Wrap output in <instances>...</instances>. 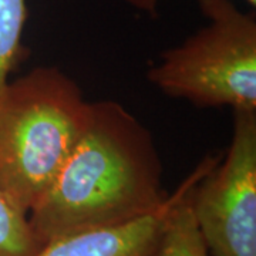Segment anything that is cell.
<instances>
[{
  "mask_svg": "<svg viewBox=\"0 0 256 256\" xmlns=\"http://www.w3.org/2000/svg\"><path fill=\"white\" fill-rule=\"evenodd\" d=\"M168 195L148 128L118 101H92L86 127L28 220L47 242L140 220Z\"/></svg>",
  "mask_w": 256,
  "mask_h": 256,
  "instance_id": "cell-1",
  "label": "cell"
},
{
  "mask_svg": "<svg viewBox=\"0 0 256 256\" xmlns=\"http://www.w3.org/2000/svg\"><path fill=\"white\" fill-rule=\"evenodd\" d=\"M188 181L190 175L168 195L160 210L146 216L124 225L82 230L47 240L33 256H152L170 212Z\"/></svg>",
  "mask_w": 256,
  "mask_h": 256,
  "instance_id": "cell-5",
  "label": "cell"
},
{
  "mask_svg": "<svg viewBox=\"0 0 256 256\" xmlns=\"http://www.w3.org/2000/svg\"><path fill=\"white\" fill-rule=\"evenodd\" d=\"M43 245L28 214L0 194V256H33Z\"/></svg>",
  "mask_w": 256,
  "mask_h": 256,
  "instance_id": "cell-8",
  "label": "cell"
},
{
  "mask_svg": "<svg viewBox=\"0 0 256 256\" xmlns=\"http://www.w3.org/2000/svg\"><path fill=\"white\" fill-rule=\"evenodd\" d=\"M90 101L56 66L0 88V194L28 214L48 191L86 127Z\"/></svg>",
  "mask_w": 256,
  "mask_h": 256,
  "instance_id": "cell-2",
  "label": "cell"
},
{
  "mask_svg": "<svg viewBox=\"0 0 256 256\" xmlns=\"http://www.w3.org/2000/svg\"><path fill=\"white\" fill-rule=\"evenodd\" d=\"M220 156H204L190 174V181L170 212L161 240L152 256H210L194 220L190 194L194 185L220 160Z\"/></svg>",
  "mask_w": 256,
  "mask_h": 256,
  "instance_id": "cell-6",
  "label": "cell"
},
{
  "mask_svg": "<svg viewBox=\"0 0 256 256\" xmlns=\"http://www.w3.org/2000/svg\"><path fill=\"white\" fill-rule=\"evenodd\" d=\"M206 24L165 50L146 78L202 108L256 110V14L232 0H196Z\"/></svg>",
  "mask_w": 256,
  "mask_h": 256,
  "instance_id": "cell-3",
  "label": "cell"
},
{
  "mask_svg": "<svg viewBox=\"0 0 256 256\" xmlns=\"http://www.w3.org/2000/svg\"><path fill=\"white\" fill-rule=\"evenodd\" d=\"M26 20V0H0V88L28 54V48L23 44Z\"/></svg>",
  "mask_w": 256,
  "mask_h": 256,
  "instance_id": "cell-7",
  "label": "cell"
},
{
  "mask_svg": "<svg viewBox=\"0 0 256 256\" xmlns=\"http://www.w3.org/2000/svg\"><path fill=\"white\" fill-rule=\"evenodd\" d=\"M249 6L255 8L256 0H245ZM127 3L130 6H132L134 9L140 10V12H146V13H151L156 14V6L160 3V0H127Z\"/></svg>",
  "mask_w": 256,
  "mask_h": 256,
  "instance_id": "cell-9",
  "label": "cell"
},
{
  "mask_svg": "<svg viewBox=\"0 0 256 256\" xmlns=\"http://www.w3.org/2000/svg\"><path fill=\"white\" fill-rule=\"evenodd\" d=\"M190 204L210 256H256V110L234 111L226 154L194 185Z\"/></svg>",
  "mask_w": 256,
  "mask_h": 256,
  "instance_id": "cell-4",
  "label": "cell"
}]
</instances>
